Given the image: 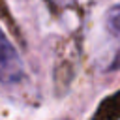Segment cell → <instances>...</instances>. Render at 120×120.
Listing matches in <instances>:
<instances>
[{
    "mask_svg": "<svg viewBox=\"0 0 120 120\" xmlns=\"http://www.w3.org/2000/svg\"><path fill=\"white\" fill-rule=\"evenodd\" d=\"M22 75H24V64L17 49L11 45V41L0 28V82L13 84L19 82Z\"/></svg>",
    "mask_w": 120,
    "mask_h": 120,
    "instance_id": "6da1fadb",
    "label": "cell"
},
{
    "mask_svg": "<svg viewBox=\"0 0 120 120\" xmlns=\"http://www.w3.org/2000/svg\"><path fill=\"white\" fill-rule=\"evenodd\" d=\"M64 2H71V0H64Z\"/></svg>",
    "mask_w": 120,
    "mask_h": 120,
    "instance_id": "3957f363",
    "label": "cell"
},
{
    "mask_svg": "<svg viewBox=\"0 0 120 120\" xmlns=\"http://www.w3.org/2000/svg\"><path fill=\"white\" fill-rule=\"evenodd\" d=\"M105 30L118 43V58H120V4L112 6L105 15Z\"/></svg>",
    "mask_w": 120,
    "mask_h": 120,
    "instance_id": "7a4b0ae2",
    "label": "cell"
}]
</instances>
